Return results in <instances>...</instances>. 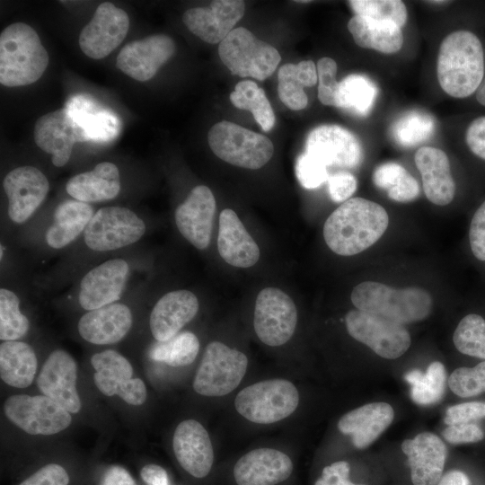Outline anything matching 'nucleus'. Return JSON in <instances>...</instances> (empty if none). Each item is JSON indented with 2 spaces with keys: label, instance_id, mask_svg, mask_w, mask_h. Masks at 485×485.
Returning a JSON list of instances; mask_svg holds the SVG:
<instances>
[{
  "label": "nucleus",
  "instance_id": "20e7f679",
  "mask_svg": "<svg viewBox=\"0 0 485 485\" xmlns=\"http://www.w3.org/2000/svg\"><path fill=\"white\" fill-rule=\"evenodd\" d=\"M350 298L357 310L401 325L426 319L432 308L431 295L423 288L395 289L374 281L357 285Z\"/></svg>",
  "mask_w": 485,
  "mask_h": 485
},
{
  "label": "nucleus",
  "instance_id": "e433bc0d",
  "mask_svg": "<svg viewBox=\"0 0 485 485\" xmlns=\"http://www.w3.org/2000/svg\"><path fill=\"white\" fill-rule=\"evenodd\" d=\"M411 385L410 397L419 405H431L444 396L447 382L445 366L439 361L432 362L423 373L419 369L409 371L404 375Z\"/></svg>",
  "mask_w": 485,
  "mask_h": 485
},
{
  "label": "nucleus",
  "instance_id": "f3484780",
  "mask_svg": "<svg viewBox=\"0 0 485 485\" xmlns=\"http://www.w3.org/2000/svg\"><path fill=\"white\" fill-rule=\"evenodd\" d=\"M77 366L66 351L57 349L44 362L37 379L40 391L70 413H77L82 402L76 390Z\"/></svg>",
  "mask_w": 485,
  "mask_h": 485
},
{
  "label": "nucleus",
  "instance_id": "39448f33",
  "mask_svg": "<svg viewBox=\"0 0 485 485\" xmlns=\"http://www.w3.org/2000/svg\"><path fill=\"white\" fill-rule=\"evenodd\" d=\"M207 141L218 158L245 169L261 168L274 153L269 137L226 120L211 127Z\"/></svg>",
  "mask_w": 485,
  "mask_h": 485
},
{
  "label": "nucleus",
  "instance_id": "1a4fd4ad",
  "mask_svg": "<svg viewBox=\"0 0 485 485\" xmlns=\"http://www.w3.org/2000/svg\"><path fill=\"white\" fill-rule=\"evenodd\" d=\"M145 232L144 221L130 209L105 207L93 214L84 230V242L93 251H108L137 242Z\"/></svg>",
  "mask_w": 485,
  "mask_h": 485
},
{
  "label": "nucleus",
  "instance_id": "a19ab883",
  "mask_svg": "<svg viewBox=\"0 0 485 485\" xmlns=\"http://www.w3.org/2000/svg\"><path fill=\"white\" fill-rule=\"evenodd\" d=\"M434 128V119L428 113L410 110L394 121L391 133L398 145L411 147L429 138Z\"/></svg>",
  "mask_w": 485,
  "mask_h": 485
},
{
  "label": "nucleus",
  "instance_id": "72a5a7b5",
  "mask_svg": "<svg viewBox=\"0 0 485 485\" xmlns=\"http://www.w3.org/2000/svg\"><path fill=\"white\" fill-rule=\"evenodd\" d=\"M37 357L33 348L18 340L4 341L0 345V377L16 388L30 386L37 371Z\"/></svg>",
  "mask_w": 485,
  "mask_h": 485
},
{
  "label": "nucleus",
  "instance_id": "a878e982",
  "mask_svg": "<svg viewBox=\"0 0 485 485\" xmlns=\"http://www.w3.org/2000/svg\"><path fill=\"white\" fill-rule=\"evenodd\" d=\"M132 326V313L124 304L113 303L84 313L78 322V332L86 341L110 345L121 340Z\"/></svg>",
  "mask_w": 485,
  "mask_h": 485
},
{
  "label": "nucleus",
  "instance_id": "ea45409f",
  "mask_svg": "<svg viewBox=\"0 0 485 485\" xmlns=\"http://www.w3.org/2000/svg\"><path fill=\"white\" fill-rule=\"evenodd\" d=\"M198 350V337L190 331H183L166 341H157L151 348L149 356L153 360L171 366H185L195 360Z\"/></svg>",
  "mask_w": 485,
  "mask_h": 485
},
{
  "label": "nucleus",
  "instance_id": "e2e57ef3",
  "mask_svg": "<svg viewBox=\"0 0 485 485\" xmlns=\"http://www.w3.org/2000/svg\"><path fill=\"white\" fill-rule=\"evenodd\" d=\"M436 485H470L468 476L458 470L445 473Z\"/></svg>",
  "mask_w": 485,
  "mask_h": 485
},
{
  "label": "nucleus",
  "instance_id": "bf43d9fd",
  "mask_svg": "<svg viewBox=\"0 0 485 485\" xmlns=\"http://www.w3.org/2000/svg\"><path fill=\"white\" fill-rule=\"evenodd\" d=\"M116 395L130 405L138 406L146 401L147 392L141 379L131 378L118 390Z\"/></svg>",
  "mask_w": 485,
  "mask_h": 485
},
{
  "label": "nucleus",
  "instance_id": "13d9d810",
  "mask_svg": "<svg viewBox=\"0 0 485 485\" xmlns=\"http://www.w3.org/2000/svg\"><path fill=\"white\" fill-rule=\"evenodd\" d=\"M419 194V186L417 180L407 172L400 181L387 190L388 197L397 202H410Z\"/></svg>",
  "mask_w": 485,
  "mask_h": 485
},
{
  "label": "nucleus",
  "instance_id": "603ef678",
  "mask_svg": "<svg viewBox=\"0 0 485 485\" xmlns=\"http://www.w3.org/2000/svg\"><path fill=\"white\" fill-rule=\"evenodd\" d=\"M482 418H485V402L471 401L449 407L446 410L444 421L450 426L459 423H468Z\"/></svg>",
  "mask_w": 485,
  "mask_h": 485
},
{
  "label": "nucleus",
  "instance_id": "2eb2a0df",
  "mask_svg": "<svg viewBox=\"0 0 485 485\" xmlns=\"http://www.w3.org/2000/svg\"><path fill=\"white\" fill-rule=\"evenodd\" d=\"M176 49L172 38L154 34L142 40L128 42L117 57V67L129 77L146 82L155 75Z\"/></svg>",
  "mask_w": 485,
  "mask_h": 485
},
{
  "label": "nucleus",
  "instance_id": "c85d7f7f",
  "mask_svg": "<svg viewBox=\"0 0 485 485\" xmlns=\"http://www.w3.org/2000/svg\"><path fill=\"white\" fill-rule=\"evenodd\" d=\"M414 160L427 198L438 206L449 204L455 194V183L446 154L436 147L423 146L417 150Z\"/></svg>",
  "mask_w": 485,
  "mask_h": 485
},
{
  "label": "nucleus",
  "instance_id": "9d476101",
  "mask_svg": "<svg viewBox=\"0 0 485 485\" xmlns=\"http://www.w3.org/2000/svg\"><path fill=\"white\" fill-rule=\"evenodd\" d=\"M4 410L11 422L30 435H54L72 421L70 412L45 395H12L4 401Z\"/></svg>",
  "mask_w": 485,
  "mask_h": 485
},
{
  "label": "nucleus",
  "instance_id": "3c124183",
  "mask_svg": "<svg viewBox=\"0 0 485 485\" xmlns=\"http://www.w3.org/2000/svg\"><path fill=\"white\" fill-rule=\"evenodd\" d=\"M327 182L329 195L335 202H345L349 199L357 187L354 175L346 171L331 174Z\"/></svg>",
  "mask_w": 485,
  "mask_h": 485
},
{
  "label": "nucleus",
  "instance_id": "473e14b6",
  "mask_svg": "<svg viewBox=\"0 0 485 485\" xmlns=\"http://www.w3.org/2000/svg\"><path fill=\"white\" fill-rule=\"evenodd\" d=\"M348 29L356 44L384 54L398 52L403 44L401 28L394 23L354 15Z\"/></svg>",
  "mask_w": 485,
  "mask_h": 485
},
{
  "label": "nucleus",
  "instance_id": "393cba45",
  "mask_svg": "<svg viewBox=\"0 0 485 485\" xmlns=\"http://www.w3.org/2000/svg\"><path fill=\"white\" fill-rule=\"evenodd\" d=\"M198 300L190 291L181 289L166 293L154 304L149 319L153 337L166 341L177 335L198 311Z\"/></svg>",
  "mask_w": 485,
  "mask_h": 485
},
{
  "label": "nucleus",
  "instance_id": "864d4df0",
  "mask_svg": "<svg viewBox=\"0 0 485 485\" xmlns=\"http://www.w3.org/2000/svg\"><path fill=\"white\" fill-rule=\"evenodd\" d=\"M442 436L450 444L475 443L484 437L482 429L469 422L450 425L442 431Z\"/></svg>",
  "mask_w": 485,
  "mask_h": 485
},
{
  "label": "nucleus",
  "instance_id": "6e6d98bb",
  "mask_svg": "<svg viewBox=\"0 0 485 485\" xmlns=\"http://www.w3.org/2000/svg\"><path fill=\"white\" fill-rule=\"evenodd\" d=\"M350 467L346 461H338L323 468L322 476L314 485H364L348 480Z\"/></svg>",
  "mask_w": 485,
  "mask_h": 485
},
{
  "label": "nucleus",
  "instance_id": "37998d69",
  "mask_svg": "<svg viewBox=\"0 0 485 485\" xmlns=\"http://www.w3.org/2000/svg\"><path fill=\"white\" fill-rule=\"evenodd\" d=\"M18 296L6 288L0 289V339L17 340L29 330L30 322L20 311Z\"/></svg>",
  "mask_w": 485,
  "mask_h": 485
},
{
  "label": "nucleus",
  "instance_id": "cd10ccee",
  "mask_svg": "<svg viewBox=\"0 0 485 485\" xmlns=\"http://www.w3.org/2000/svg\"><path fill=\"white\" fill-rule=\"evenodd\" d=\"M217 249L222 259L237 268H250L260 259V249L237 214L225 208L219 216Z\"/></svg>",
  "mask_w": 485,
  "mask_h": 485
},
{
  "label": "nucleus",
  "instance_id": "7c9ffc66",
  "mask_svg": "<svg viewBox=\"0 0 485 485\" xmlns=\"http://www.w3.org/2000/svg\"><path fill=\"white\" fill-rule=\"evenodd\" d=\"M66 189L72 198L84 203L112 199L120 190L119 169L112 163H100L92 171L70 178Z\"/></svg>",
  "mask_w": 485,
  "mask_h": 485
},
{
  "label": "nucleus",
  "instance_id": "49530a36",
  "mask_svg": "<svg viewBox=\"0 0 485 485\" xmlns=\"http://www.w3.org/2000/svg\"><path fill=\"white\" fill-rule=\"evenodd\" d=\"M337 64L331 57H322L317 63L318 98L327 106H336L340 82L336 80Z\"/></svg>",
  "mask_w": 485,
  "mask_h": 485
},
{
  "label": "nucleus",
  "instance_id": "774afa93",
  "mask_svg": "<svg viewBox=\"0 0 485 485\" xmlns=\"http://www.w3.org/2000/svg\"><path fill=\"white\" fill-rule=\"evenodd\" d=\"M167 485H171V482L169 484H167Z\"/></svg>",
  "mask_w": 485,
  "mask_h": 485
},
{
  "label": "nucleus",
  "instance_id": "dca6fc26",
  "mask_svg": "<svg viewBox=\"0 0 485 485\" xmlns=\"http://www.w3.org/2000/svg\"><path fill=\"white\" fill-rule=\"evenodd\" d=\"M3 187L8 198L9 218L22 224L43 202L49 190L47 177L33 166L17 167L7 173Z\"/></svg>",
  "mask_w": 485,
  "mask_h": 485
},
{
  "label": "nucleus",
  "instance_id": "79ce46f5",
  "mask_svg": "<svg viewBox=\"0 0 485 485\" xmlns=\"http://www.w3.org/2000/svg\"><path fill=\"white\" fill-rule=\"evenodd\" d=\"M453 341L462 354L485 359V320L479 314L465 315L458 323Z\"/></svg>",
  "mask_w": 485,
  "mask_h": 485
},
{
  "label": "nucleus",
  "instance_id": "6e6552de",
  "mask_svg": "<svg viewBox=\"0 0 485 485\" xmlns=\"http://www.w3.org/2000/svg\"><path fill=\"white\" fill-rule=\"evenodd\" d=\"M248 366L245 354L223 342H210L204 352L193 381V389L207 397L225 396L242 380Z\"/></svg>",
  "mask_w": 485,
  "mask_h": 485
},
{
  "label": "nucleus",
  "instance_id": "4be33fe9",
  "mask_svg": "<svg viewBox=\"0 0 485 485\" xmlns=\"http://www.w3.org/2000/svg\"><path fill=\"white\" fill-rule=\"evenodd\" d=\"M33 137L38 147L52 155V163L57 167L69 161L76 142H84L79 128L65 108L40 117L34 125Z\"/></svg>",
  "mask_w": 485,
  "mask_h": 485
},
{
  "label": "nucleus",
  "instance_id": "4468645a",
  "mask_svg": "<svg viewBox=\"0 0 485 485\" xmlns=\"http://www.w3.org/2000/svg\"><path fill=\"white\" fill-rule=\"evenodd\" d=\"M305 153L328 166L341 168L357 167L363 157L357 137L349 130L338 125H321L307 136Z\"/></svg>",
  "mask_w": 485,
  "mask_h": 485
},
{
  "label": "nucleus",
  "instance_id": "2f4dec72",
  "mask_svg": "<svg viewBox=\"0 0 485 485\" xmlns=\"http://www.w3.org/2000/svg\"><path fill=\"white\" fill-rule=\"evenodd\" d=\"M93 216V207L88 203L75 199L62 202L57 207L53 224L46 232L48 245L54 249L66 246L85 230Z\"/></svg>",
  "mask_w": 485,
  "mask_h": 485
},
{
  "label": "nucleus",
  "instance_id": "a211bd4d",
  "mask_svg": "<svg viewBox=\"0 0 485 485\" xmlns=\"http://www.w3.org/2000/svg\"><path fill=\"white\" fill-rule=\"evenodd\" d=\"M215 212V197L205 185L193 188L175 211L178 230L198 250L207 248L210 243Z\"/></svg>",
  "mask_w": 485,
  "mask_h": 485
},
{
  "label": "nucleus",
  "instance_id": "4c0bfd02",
  "mask_svg": "<svg viewBox=\"0 0 485 485\" xmlns=\"http://www.w3.org/2000/svg\"><path fill=\"white\" fill-rule=\"evenodd\" d=\"M230 101L238 109L250 110L263 131H269L276 117L265 92L253 81H241L230 94Z\"/></svg>",
  "mask_w": 485,
  "mask_h": 485
},
{
  "label": "nucleus",
  "instance_id": "680f3d73",
  "mask_svg": "<svg viewBox=\"0 0 485 485\" xmlns=\"http://www.w3.org/2000/svg\"><path fill=\"white\" fill-rule=\"evenodd\" d=\"M139 474L146 485H167L171 482L167 471L155 463L144 465Z\"/></svg>",
  "mask_w": 485,
  "mask_h": 485
},
{
  "label": "nucleus",
  "instance_id": "f257e3e1",
  "mask_svg": "<svg viewBox=\"0 0 485 485\" xmlns=\"http://www.w3.org/2000/svg\"><path fill=\"white\" fill-rule=\"evenodd\" d=\"M388 224V214L381 205L363 198H352L327 218L323 237L336 254L352 256L375 243Z\"/></svg>",
  "mask_w": 485,
  "mask_h": 485
},
{
  "label": "nucleus",
  "instance_id": "aec40b11",
  "mask_svg": "<svg viewBox=\"0 0 485 485\" xmlns=\"http://www.w3.org/2000/svg\"><path fill=\"white\" fill-rule=\"evenodd\" d=\"M172 447L178 463L188 474L196 479L208 475L214 451L207 431L198 421H181L174 431Z\"/></svg>",
  "mask_w": 485,
  "mask_h": 485
},
{
  "label": "nucleus",
  "instance_id": "a18cd8bd",
  "mask_svg": "<svg viewBox=\"0 0 485 485\" xmlns=\"http://www.w3.org/2000/svg\"><path fill=\"white\" fill-rule=\"evenodd\" d=\"M447 383L451 391L462 398L485 392V360L473 367L456 368Z\"/></svg>",
  "mask_w": 485,
  "mask_h": 485
},
{
  "label": "nucleus",
  "instance_id": "423d86ee",
  "mask_svg": "<svg viewBox=\"0 0 485 485\" xmlns=\"http://www.w3.org/2000/svg\"><path fill=\"white\" fill-rule=\"evenodd\" d=\"M298 403L296 387L285 379L255 383L243 388L234 400L238 413L258 424H270L287 418Z\"/></svg>",
  "mask_w": 485,
  "mask_h": 485
},
{
  "label": "nucleus",
  "instance_id": "c756f323",
  "mask_svg": "<svg viewBox=\"0 0 485 485\" xmlns=\"http://www.w3.org/2000/svg\"><path fill=\"white\" fill-rule=\"evenodd\" d=\"M393 418V409L387 402H370L344 414L338 422V428L342 434L352 436L357 448L364 449L379 437Z\"/></svg>",
  "mask_w": 485,
  "mask_h": 485
},
{
  "label": "nucleus",
  "instance_id": "5fc2aeb1",
  "mask_svg": "<svg viewBox=\"0 0 485 485\" xmlns=\"http://www.w3.org/2000/svg\"><path fill=\"white\" fill-rule=\"evenodd\" d=\"M407 172L406 169L397 163H385L375 170L372 179L376 187L389 190Z\"/></svg>",
  "mask_w": 485,
  "mask_h": 485
},
{
  "label": "nucleus",
  "instance_id": "7ed1b4c3",
  "mask_svg": "<svg viewBox=\"0 0 485 485\" xmlns=\"http://www.w3.org/2000/svg\"><path fill=\"white\" fill-rule=\"evenodd\" d=\"M48 54L36 31L23 22L8 25L0 34V83L7 87L38 81L48 65Z\"/></svg>",
  "mask_w": 485,
  "mask_h": 485
},
{
  "label": "nucleus",
  "instance_id": "412c9836",
  "mask_svg": "<svg viewBox=\"0 0 485 485\" xmlns=\"http://www.w3.org/2000/svg\"><path fill=\"white\" fill-rule=\"evenodd\" d=\"M128 264L123 259L109 260L87 272L82 278L79 304L92 311L117 301L125 287Z\"/></svg>",
  "mask_w": 485,
  "mask_h": 485
},
{
  "label": "nucleus",
  "instance_id": "c03bdc74",
  "mask_svg": "<svg viewBox=\"0 0 485 485\" xmlns=\"http://www.w3.org/2000/svg\"><path fill=\"white\" fill-rule=\"evenodd\" d=\"M348 4L356 15L392 22L400 28L407 21L406 5L399 0H351Z\"/></svg>",
  "mask_w": 485,
  "mask_h": 485
},
{
  "label": "nucleus",
  "instance_id": "f704fd0d",
  "mask_svg": "<svg viewBox=\"0 0 485 485\" xmlns=\"http://www.w3.org/2000/svg\"><path fill=\"white\" fill-rule=\"evenodd\" d=\"M278 81L281 101L290 110H303L308 103L304 87H311L317 83V67L312 60H304L296 65L287 63L279 68Z\"/></svg>",
  "mask_w": 485,
  "mask_h": 485
},
{
  "label": "nucleus",
  "instance_id": "0eeeda50",
  "mask_svg": "<svg viewBox=\"0 0 485 485\" xmlns=\"http://www.w3.org/2000/svg\"><path fill=\"white\" fill-rule=\"evenodd\" d=\"M218 53L233 75L260 81L270 76L281 60L273 46L259 40L243 27L234 29L220 42Z\"/></svg>",
  "mask_w": 485,
  "mask_h": 485
},
{
  "label": "nucleus",
  "instance_id": "69168bd1",
  "mask_svg": "<svg viewBox=\"0 0 485 485\" xmlns=\"http://www.w3.org/2000/svg\"><path fill=\"white\" fill-rule=\"evenodd\" d=\"M3 246L1 245V249H0V258L2 259L3 258Z\"/></svg>",
  "mask_w": 485,
  "mask_h": 485
},
{
  "label": "nucleus",
  "instance_id": "bb28decb",
  "mask_svg": "<svg viewBox=\"0 0 485 485\" xmlns=\"http://www.w3.org/2000/svg\"><path fill=\"white\" fill-rule=\"evenodd\" d=\"M64 108L79 128L84 142H108L119 135V118L90 96L76 94L67 101Z\"/></svg>",
  "mask_w": 485,
  "mask_h": 485
},
{
  "label": "nucleus",
  "instance_id": "9b49d317",
  "mask_svg": "<svg viewBox=\"0 0 485 485\" xmlns=\"http://www.w3.org/2000/svg\"><path fill=\"white\" fill-rule=\"evenodd\" d=\"M345 321L353 339L384 358H398L410 346V335L400 323L357 309L349 311Z\"/></svg>",
  "mask_w": 485,
  "mask_h": 485
},
{
  "label": "nucleus",
  "instance_id": "58836bf2",
  "mask_svg": "<svg viewBox=\"0 0 485 485\" xmlns=\"http://www.w3.org/2000/svg\"><path fill=\"white\" fill-rule=\"evenodd\" d=\"M377 87L367 76L353 74L340 82L336 107L367 115L377 95Z\"/></svg>",
  "mask_w": 485,
  "mask_h": 485
},
{
  "label": "nucleus",
  "instance_id": "052dcab7",
  "mask_svg": "<svg viewBox=\"0 0 485 485\" xmlns=\"http://www.w3.org/2000/svg\"><path fill=\"white\" fill-rule=\"evenodd\" d=\"M96 485H138L131 473L121 465H110L105 468Z\"/></svg>",
  "mask_w": 485,
  "mask_h": 485
},
{
  "label": "nucleus",
  "instance_id": "f03ea898",
  "mask_svg": "<svg viewBox=\"0 0 485 485\" xmlns=\"http://www.w3.org/2000/svg\"><path fill=\"white\" fill-rule=\"evenodd\" d=\"M484 53L480 39L472 31H456L442 41L436 61L441 88L454 98L475 93L484 76Z\"/></svg>",
  "mask_w": 485,
  "mask_h": 485
},
{
  "label": "nucleus",
  "instance_id": "de8ad7c7",
  "mask_svg": "<svg viewBox=\"0 0 485 485\" xmlns=\"http://www.w3.org/2000/svg\"><path fill=\"white\" fill-rule=\"evenodd\" d=\"M295 174L305 189H315L329 179L327 166L313 155L304 153L295 163Z\"/></svg>",
  "mask_w": 485,
  "mask_h": 485
},
{
  "label": "nucleus",
  "instance_id": "0e129e2a",
  "mask_svg": "<svg viewBox=\"0 0 485 485\" xmlns=\"http://www.w3.org/2000/svg\"><path fill=\"white\" fill-rule=\"evenodd\" d=\"M476 99L481 105L485 106V78L476 91Z\"/></svg>",
  "mask_w": 485,
  "mask_h": 485
},
{
  "label": "nucleus",
  "instance_id": "f8f14e48",
  "mask_svg": "<svg viewBox=\"0 0 485 485\" xmlns=\"http://www.w3.org/2000/svg\"><path fill=\"white\" fill-rule=\"evenodd\" d=\"M297 323V310L292 298L277 287L262 289L256 298L253 326L261 342L270 347L287 343Z\"/></svg>",
  "mask_w": 485,
  "mask_h": 485
},
{
  "label": "nucleus",
  "instance_id": "c9c22d12",
  "mask_svg": "<svg viewBox=\"0 0 485 485\" xmlns=\"http://www.w3.org/2000/svg\"><path fill=\"white\" fill-rule=\"evenodd\" d=\"M91 364L95 369L94 384L106 396L116 395L118 390L133 375L129 361L115 350L108 349L93 355Z\"/></svg>",
  "mask_w": 485,
  "mask_h": 485
},
{
  "label": "nucleus",
  "instance_id": "b1692460",
  "mask_svg": "<svg viewBox=\"0 0 485 485\" xmlns=\"http://www.w3.org/2000/svg\"><path fill=\"white\" fill-rule=\"evenodd\" d=\"M293 472V463L285 453L272 448H258L242 455L234 467L238 485H277Z\"/></svg>",
  "mask_w": 485,
  "mask_h": 485
},
{
  "label": "nucleus",
  "instance_id": "338daca9",
  "mask_svg": "<svg viewBox=\"0 0 485 485\" xmlns=\"http://www.w3.org/2000/svg\"><path fill=\"white\" fill-rule=\"evenodd\" d=\"M430 3L440 4V3H446V2H445V1H431Z\"/></svg>",
  "mask_w": 485,
  "mask_h": 485
},
{
  "label": "nucleus",
  "instance_id": "ddd939ff",
  "mask_svg": "<svg viewBox=\"0 0 485 485\" xmlns=\"http://www.w3.org/2000/svg\"><path fill=\"white\" fill-rule=\"evenodd\" d=\"M128 28L126 11L111 3H101L79 35L80 48L87 57L101 59L121 44Z\"/></svg>",
  "mask_w": 485,
  "mask_h": 485
},
{
  "label": "nucleus",
  "instance_id": "8fccbe9b",
  "mask_svg": "<svg viewBox=\"0 0 485 485\" xmlns=\"http://www.w3.org/2000/svg\"><path fill=\"white\" fill-rule=\"evenodd\" d=\"M469 242L473 256L481 261H485V200L472 218Z\"/></svg>",
  "mask_w": 485,
  "mask_h": 485
},
{
  "label": "nucleus",
  "instance_id": "6ab92c4d",
  "mask_svg": "<svg viewBox=\"0 0 485 485\" xmlns=\"http://www.w3.org/2000/svg\"><path fill=\"white\" fill-rule=\"evenodd\" d=\"M244 9V2L241 0H216L208 7L187 10L182 21L194 35L209 44H216L234 30Z\"/></svg>",
  "mask_w": 485,
  "mask_h": 485
},
{
  "label": "nucleus",
  "instance_id": "5701e85b",
  "mask_svg": "<svg viewBox=\"0 0 485 485\" xmlns=\"http://www.w3.org/2000/svg\"><path fill=\"white\" fill-rule=\"evenodd\" d=\"M413 485H436L443 476L447 450L440 437L421 432L401 444Z\"/></svg>",
  "mask_w": 485,
  "mask_h": 485
},
{
  "label": "nucleus",
  "instance_id": "09e8293b",
  "mask_svg": "<svg viewBox=\"0 0 485 485\" xmlns=\"http://www.w3.org/2000/svg\"><path fill=\"white\" fill-rule=\"evenodd\" d=\"M71 473L58 463H48L27 475L17 485H70Z\"/></svg>",
  "mask_w": 485,
  "mask_h": 485
},
{
  "label": "nucleus",
  "instance_id": "4d7b16f0",
  "mask_svg": "<svg viewBox=\"0 0 485 485\" xmlns=\"http://www.w3.org/2000/svg\"><path fill=\"white\" fill-rule=\"evenodd\" d=\"M465 142L473 154L485 160V116L470 123L465 133Z\"/></svg>",
  "mask_w": 485,
  "mask_h": 485
}]
</instances>
